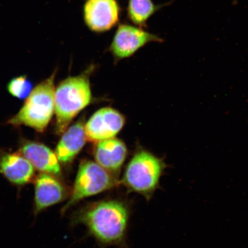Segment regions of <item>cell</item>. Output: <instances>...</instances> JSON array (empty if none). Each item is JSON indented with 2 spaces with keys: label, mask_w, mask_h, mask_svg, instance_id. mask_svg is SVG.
Here are the masks:
<instances>
[{
  "label": "cell",
  "mask_w": 248,
  "mask_h": 248,
  "mask_svg": "<svg viewBox=\"0 0 248 248\" xmlns=\"http://www.w3.org/2000/svg\"><path fill=\"white\" fill-rule=\"evenodd\" d=\"M129 212L118 201L100 202L80 211L73 221L88 227L96 239L105 246L119 245L125 238Z\"/></svg>",
  "instance_id": "1"
},
{
  "label": "cell",
  "mask_w": 248,
  "mask_h": 248,
  "mask_svg": "<svg viewBox=\"0 0 248 248\" xmlns=\"http://www.w3.org/2000/svg\"><path fill=\"white\" fill-rule=\"evenodd\" d=\"M91 86L86 74L68 78L57 87L55 95L56 132L62 134L77 114L90 104Z\"/></svg>",
  "instance_id": "2"
},
{
  "label": "cell",
  "mask_w": 248,
  "mask_h": 248,
  "mask_svg": "<svg viewBox=\"0 0 248 248\" xmlns=\"http://www.w3.org/2000/svg\"><path fill=\"white\" fill-rule=\"evenodd\" d=\"M55 77L54 73L33 90L19 112L9 123L30 126L40 132L45 131L55 110Z\"/></svg>",
  "instance_id": "3"
},
{
  "label": "cell",
  "mask_w": 248,
  "mask_h": 248,
  "mask_svg": "<svg viewBox=\"0 0 248 248\" xmlns=\"http://www.w3.org/2000/svg\"><path fill=\"white\" fill-rule=\"evenodd\" d=\"M163 160L145 151H140L127 166L123 179L129 190L150 198L165 169Z\"/></svg>",
  "instance_id": "4"
},
{
  "label": "cell",
  "mask_w": 248,
  "mask_h": 248,
  "mask_svg": "<svg viewBox=\"0 0 248 248\" xmlns=\"http://www.w3.org/2000/svg\"><path fill=\"white\" fill-rule=\"evenodd\" d=\"M118 184L119 182L113 173L97 163L82 160L79 164L70 199L62 212L64 213L80 200L101 193Z\"/></svg>",
  "instance_id": "5"
},
{
  "label": "cell",
  "mask_w": 248,
  "mask_h": 248,
  "mask_svg": "<svg viewBox=\"0 0 248 248\" xmlns=\"http://www.w3.org/2000/svg\"><path fill=\"white\" fill-rule=\"evenodd\" d=\"M120 7L117 0H86L83 5V19L94 32H104L119 23Z\"/></svg>",
  "instance_id": "6"
},
{
  "label": "cell",
  "mask_w": 248,
  "mask_h": 248,
  "mask_svg": "<svg viewBox=\"0 0 248 248\" xmlns=\"http://www.w3.org/2000/svg\"><path fill=\"white\" fill-rule=\"evenodd\" d=\"M163 40L149 33L141 27L120 24L110 46V51L119 58L130 57L139 48L150 42H162Z\"/></svg>",
  "instance_id": "7"
},
{
  "label": "cell",
  "mask_w": 248,
  "mask_h": 248,
  "mask_svg": "<svg viewBox=\"0 0 248 248\" xmlns=\"http://www.w3.org/2000/svg\"><path fill=\"white\" fill-rule=\"evenodd\" d=\"M125 123V119L119 111L112 108L99 110L90 119L85 126L87 140L98 142L113 138Z\"/></svg>",
  "instance_id": "8"
},
{
  "label": "cell",
  "mask_w": 248,
  "mask_h": 248,
  "mask_svg": "<svg viewBox=\"0 0 248 248\" xmlns=\"http://www.w3.org/2000/svg\"><path fill=\"white\" fill-rule=\"evenodd\" d=\"M66 191L55 175L41 173L35 180V212L38 213L63 201Z\"/></svg>",
  "instance_id": "9"
},
{
  "label": "cell",
  "mask_w": 248,
  "mask_h": 248,
  "mask_svg": "<svg viewBox=\"0 0 248 248\" xmlns=\"http://www.w3.org/2000/svg\"><path fill=\"white\" fill-rule=\"evenodd\" d=\"M29 161L34 169L42 173L60 175V161L55 153L48 147L39 142L26 141L21 145L20 153Z\"/></svg>",
  "instance_id": "10"
},
{
  "label": "cell",
  "mask_w": 248,
  "mask_h": 248,
  "mask_svg": "<svg viewBox=\"0 0 248 248\" xmlns=\"http://www.w3.org/2000/svg\"><path fill=\"white\" fill-rule=\"evenodd\" d=\"M126 155L125 144L114 138L97 142L94 149L96 163L112 173L122 168Z\"/></svg>",
  "instance_id": "11"
},
{
  "label": "cell",
  "mask_w": 248,
  "mask_h": 248,
  "mask_svg": "<svg viewBox=\"0 0 248 248\" xmlns=\"http://www.w3.org/2000/svg\"><path fill=\"white\" fill-rule=\"evenodd\" d=\"M35 169L21 153H0V171L9 181L23 185L31 181Z\"/></svg>",
  "instance_id": "12"
},
{
  "label": "cell",
  "mask_w": 248,
  "mask_h": 248,
  "mask_svg": "<svg viewBox=\"0 0 248 248\" xmlns=\"http://www.w3.org/2000/svg\"><path fill=\"white\" fill-rule=\"evenodd\" d=\"M85 126L80 120L64 133L55 151L60 162L70 163L84 146L87 140Z\"/></svg>",
  "instance_id": "13"
},
{
  "label": "cell",
  "mask_w": 248,
  "mask_h": 248,
  "mask_svg": "<svg viewBox=\"0 0 248 248\" xmlns=\"http://www.w3.org/2000/svg\"><path fill=\"white\" fill-rule=\"evenodd\" d=\"M164 5L155 4L152 0H129L127 14L132 23L145 27L149 18Z\"/></svg>",
  "instance_id": "14"
},
{
  "label": "cell",
  "mask_w": 248,
  "mask_h": 248,
  "mask_svg": "<svg viewBox=\"0 0 248 248\" xmlns=\"http://www.w3.org/2000/svg\"><path fill=\"white\" fill-rule=\"evenodd\" d=\"M8 92L15 97L24 99L32 92V85L26 77L21 76L12 79L8 85Z\"/></svg>",
  "instance_id": "15"
}]
</instances>
